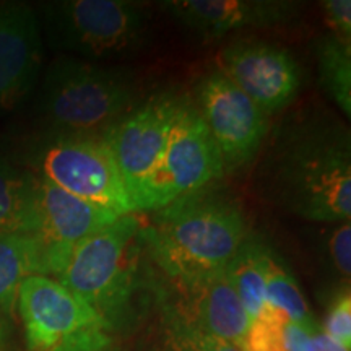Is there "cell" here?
I'll return each instance as SVG.
<instances>
[{"label":"cell","instance_id":"cell-24","mask_svg":"<svg viewBox=\"0 0 351 351\" xmlns=\"http://www.w3.org/2000/svg\"><path fill=\"white\" fill-rule=\"evenodd\" d=\"M324 333L330 337L333 341L350 350L351 346V296L350 289L341 291L335 300L332 301L328 309L326 324H324Z\"/></svg>","mask_w":351,"mask_h":351},{"label":"cell","instance_id":"cell-16","mask_svg":"<svg viewBox=\"0 0 351 351\" xmlns=\"http://www.w3.org/2000/svg\"><path fill=\"white\" fill-rule=\"evenodd\" d=\"M44 275L46 249L36 234H0V314L13 317L21 283L28 276Z\"/></svg>","mask_w":351,"mask_h":351},{"label":"cell","instance_id":"cell-21","mask_svg":"<svg viewBox=\"0 0 351 351\" xmlns=\"http://www.w3.org/2000/svg\"><path fill=\"white\" fill-rule=\"evenodd\" d=\"M287 317L276 311L265 309L257 320L251 322L244 340V351H289L283 337Z\"/></svg>","mask_w":351,"mask_h":351},{"label":"cell","instance_id":"cell-14","mask_svg":"<svg viewBox=\"0 0 351 351\" xmlns=\"http://www.w3.org/2000/svg\"><path fill=\"white\" fill-rule=\"evenodd\" d=\"M36 181L39 212L36 236L46 249L47 276L56 280L77 244L119 217L69 194L51 182L38 178Z\"/></svg>","mask_w":351,"mask_h":351},{"label":"cell","instance_id":"cell-23","mask_svg":"<svg viewBox=\"0 0 351 351\" xmlns=\"http://www.w3.org/2000/svg\"><path fill=\"white\" fill-rule=\"evenodd\" d=\"M326 252L330 258L333 269L346 282L351 275V223L341 221L332 225L327 232Z\"/></svg>","mask_w":351,"mask_h":351},{"label":"cell","instance_id":"cell-15","mask_svg":"<svg viewBox=\"0 0 351 351\" xmlns=\"http://www.w3.org/2000/svg\"><path fill=\"white\" fill-rule=\"evenodd\" d=\"M41 25L33 7L0 3V112L23 103L41 77Z\"/></svg>","mask_w":351,"mask_h":351},{"label":"cell","instance_id":"cell-7","mask_svg":"<svg viewBox=\"0 0 351 351\" xmlns=\"http://www.w3.org/2000/svg\"><path fill=\"white\" fill-rule=\"evenodd\" d=\"M19 313L29 351H111L106 320L75 293L51 276L21 283Z\"/></svg>","mask_w":351,"mask_h":351},{"label":"cell","instance_id":"cell-5","mask_svg":"<svg viewBox=\"0 0 351 351\" xmlns=\"http://www.w3.org/2000/svg\"><path fill=\"white\" fill-rule=\"evenodd\" d=\"M13 161L38 179L117 217L134 213L103 134L43 130L25 140Z\"/></svg>","mask_w":351,"mask_h":351},{"label":"cell","instance_id":"cell-12","mask_svg":"<svg viewBox=\"0 0 351 351\" xmlns=\"http://www.w3.org/2000/svg\"><path fill=\"white\" fill-rule=\"evenodd\" d=\"M217 69L269 117L285 111L302 86V70L295 56L261 39L228 44L219 52Z\"/></svg>","mask_w":351,"mask_h":351},{"label":"cell","instance_id":"cell-22","mask_svg":"<svg viewBox=\"0 0 351 351\" xmlns=\"http://www.w3.org/2000/svg\"><path fill=\"white\" fill-rule=\"evenodd\" d=\"M156 351H244L241 346L217 337L202 333L179 332L161 328V339Z\"/></svg>","mask_w":351,"mask_h":351},{"label":"cell","instance_id":"cell-13","mask_svg":"<svg viewBox=\"0 0 351 351\" xmlns=\"http://www.w3.org/2000/svg\"><path fill=\"white\" fill-rule=\"evenodd\" d=\"M163 10L202 41H217L243 29L275 28L300 16L293 0H165Z\"/></svg>","mask_w":351,"mask_h":351},{"label":"cell","instance_id":"cell-25","mask_svg":"<svg viewBox=\"0 0 351 351\" xmlns=\"http://www.w3.org/2000/svg\"><path fill=\"white\" fill-rule=\"evenodd\" d=\"M326 23L330 33L351 43V2L350 0H326L322 2Z\"/></svg>","mask_w":351,"mask_h":351},{"label":"cell","instance_id":"cell-8","mask_svg":"<svg viewBox=\"0 0 351 351\" xmlns=\"http://www.w3.org/2000/svg\"><path fill=\"white\" fill-rule=\"evenodd\" d=\"M225 176L221 156L194 101L184 99L155 169L130 199L134 213L156 212Z\"/></svg>","mask_w":351,"mask_h":351},{"label":"cell","instance_id":"cell-2","mask_svg":"<svg viewBox=\"0 0 351 351\" xmlns=\"http://www.w3.org/2000/svg\"><path fill=\"white\" fill-rule=\"evenodd\" d=\"M152 213L142 225V238L148 258L165 278L225 270L252 234L243 205L217 184Z\"/></svg>","mask_w":351,"mask_h":351},{"label":"cell","instance_id":"cell-18","mask_svg":"<svg viewBox=\"0 0 351 351\" xmlns=\"http://www.w3.org/2000/svg\"><path fill=\"white\" fill-rule=\"evenodd\" d=\"M269 251L270 244L252 232L226 267L228 278L251 322L261 317L267 307L265 287Z\"/></svg>","mask_w":351,"mask_h":351},{"label":"cell","instance_id":"cell-3","mask_svg":"<svg viewBox=\"0 0 351 351\" xmlns=\"http://www.w3.org/2000/svg\"><path fill=\"white\" fill-rule=\"evenodd\" d=\"M138 213L122 215L75 245L57 282L106 320L111 330L135 313L147 257Z\"/></svg>","mask_w":351,"mask_h":351},{"label":"cell","instance_id":"cell-20","mask_svg":"<svg viewBox=\"0 0 351 351\" xmlns=\"http://www.w3.org/2000/svg\"><path fill=\"white\" fill-rule=\"evenodd\" d=\"M265 302V309L283 314L289 322L313 324V317L296 280L293 278L287 263L271 245L269 251V265H267Z\"/></svg>","mask_w":351,"mask_h":351},{"label":"cell","instance_id":"cell-1","mask_svg":"<svg viewBox=\"0 0 351 351\" xmlns=\"http://www.w3.org/2000/svg\"><path fill=\"white\" fill-rule=\"evenodd\" d=\"M263 189L275 205L313 223L350 221L351 135L348 125L322 109L289 117L265 153Z\"/></svg>","mask_w":351,"mask_h":351},{"label":"cell","instance_id":"cell-26","mask_svg":"<svg viewBox=\"0 0 351 351\" xmlns=\"http://www.w3.org/2000/svg\"><path fill=\"white\" fill-rule=\"evenodd\" d=\"M3 345H5V328H3V322L0 319V351L3 350Z\"/></svg>","mask_w":351,"mask_h":351},{"label":"cell","instance_id":"cell-19","mask_svg":"<svg viewBox=\"0 0 351 351\" xmlns=\"http://www.w3.org/2000/svg\"><path fill=\"white\" fill-rule=\"evenodd\" d=\"M319 83L328 99L351 117V43L327 33L314 41Z\"/></svg>","mask_w":351,"mask_h":351},{"label":"cell","instance_id":"cell-10","mask_svg":"<svg viewBox=\"0 0 351 351\" xmlns=\"http://www.w3.org/2000/svg\"><path fill=\"white\" fill-rule=\"evenodd\" d=\"M194 104L217 143L225 176L247 168L265 147L270 117L217 67L197 82Z\"/></svg>","mask_w":351,"mask_h":351},{"label":"cell","instance_id":"cell-9","mask_svg":"<svg viewBox=\"0 0 351 351\" xmlns=\"http://www.w3.org/2000/svg\"><path fill=\"white\" fill-rule=\"evenodd\" d=\"M161 328L217 337L243 348L251 320L226 269L191 278H165L153 285Z\"/></svg>","mask_w":351,"mask_h":351},{"label":"cell","instance_id":"cell-6","mask_svg":"<svg viewBox=\"0 0 351 351\" xmlns=\"http://www.w3.org/2000/svg\"><path fill=\"white\" fill-rule=\"evenodd\" d=\"M39 25L62 56L99 64L138 54L150 36L147 12L130 0L46 2Z\"/></svg>","mask_w":351,"mask_h":351},{"label":"cell","instance_id":"cell-11","mask_svg":"<svg viewBox=\"0 0 351 351\" xmlns=\"http://www.w3.org/2000/svg\"><path fill=\"white\" fill-rule=\"evenodd\" d=\"M184 99L173 91H160L135 104L103 132L129 200L163 155Z\"/></svg>","mask_w":351,"mask_h":351},{"label":"cell","instance_id":"cell-4","mask_svg":"<svg viewBox=\"0 0 351 351\" xmlns=\"http://www.w3.org/2000/svg\"><path fill=\"white\" fill-rule=\"evenodd\" d=\"M132 70L60 56L44 72L36 111L44 130L103 134L135 106Z\"/></svg>","mask_w":351,"mask_h":351},{"label":"cell","instance_id":"cell-17","mask_svg":"<svg viewBox=\"0 0 351 351\" xmlns=\"http://www.w3.org/2000/svg\"><path fill=\"white\" fill-rule=\"evenodd\" d=\"M36 178L0 155V234H36L39 230Z\"/></svg>","mask_w":351,"mask_h":351}]
</instances>
